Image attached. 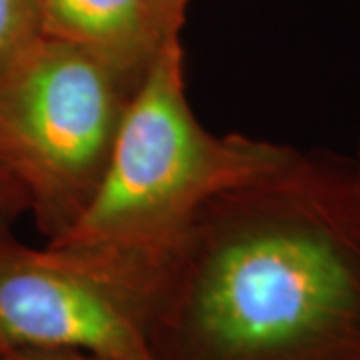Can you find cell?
<instances>
[{"label":"cell","mask_w":360,"mask_h":360,"mask_svg":"<svg viewBox=\"0 0 360 360\" xmlns=\"http://www.w3.org/2000/svg\"><path fill=\"white\" fill-rule=\"evenodd\" d=\"M156 360H360V168L300 150L217 194L146 302Z\"/></svg>","instance_id":"6da1fadb"},{"label":"cell","mask_w":360,"mask_h":360,"mask_svg":"<svg viewBox=\"0 0 360 360\" xmlns=\"http://www.w3.org/2000/svg\"><path fill=\"white\" fill-rule=\"evenodd\" d=\"M292 153L281 142L205 129L186 96L180 37L168 39L134 90L96 193L77 222L46 245L127 288L146 310L196 214Z\"/></svg>","instance_id":"7a4b0ae2"},{"label":"cell","mask_w":360,"mask_h":360,"mask_svg":"<svg viewBox=\"0 0 360 360\" xmlns=\"http://www.w3.org/2000/svg\"><path fill=\"white\" fill-rule=\"evenodd\" d=\"M141 82L46 34L0 80V170L46 243L68 231L96 193Z\"/></svg>","instance_id":"3957f363"},{"label":"cell","mask_w":360,"mask_h":360,"mask_svg":"<svg viewBox=\"0 0 360 360\" xmlns=\"http://www.w3.org/2000/svg\"><path fill=\"white\" fill-rule=\"evenodd\" d=\"M0 348L156 360L142 302L77 258L0 232Z\"/></svg>","instance_id":"277c9868"},{"label":"cell","mask_w":360,"mask_h":360,"mask_svg":"<svg viewBox=\"0 0 360 360\" xmlns=\"http://www.w3.org/2000/svg\"><path fill=\"white\" fill-rule=\"evenodd\" d=\"M44 34L70 40L142 80L167 42L156 22V0H42Z\"/></svg>","instance_id":"5b68a950"},{"label":"cell","mask_w":360,"mask_h":360,"mask_svg":"<svg viewBox=\"0 0 360 360\" xmlns=\"http://www.w3.org/2000/svg\"><path fill=\"white\" fill-rule=\"evenodd\" d=\"M44 37L42 0H0V80Z\"/></svg>","instance_id":"8992f818"},{"label":"cell","mask_w":360,"mask_h":360,"mask_svg":"<svg viewBox=\"0 0 360 360\" xmlns=\"http://www.w3.org/2000/svg\"><path fill=\"white\" fill-rule=\"evenodd\" d=\"M0 360H108L70 348H0Z\"/></svg>","instance_id":"52a82bcc"},{"label":"cell","mask_w":360,"mask_h":360,"mask_svg":"<svg viewBox=\"0 0 360 360\" xmlns=\"http://www.w3.org/2000/svg\"><path fill=\"white\" fill-rule=\"evenodd\" d=\"M26 212V200L22 193L8 174L0 170V232H11L13 222Z\"/></svg>","instance_id":"ba28073f"},{"label":"cell","mask_w":360,"mask_h":360,"mask_svg":"<svg viewBox=\"0 0 360 360\" xmlns=\"http://www.w3.org/2000/svg\"><path fill=\"white\" fill-rule=\"evenodd\" d=\"M191 0H156V22L162 39H176L182 32Z\"/></svg>","instance_id":"9c48e42d"},{"label":"cell","mask_w":360,"mask_h":360,"mask_svg":"<svg viewBox=\"0 0 360 360\" xmlns=\"http://www.w3.org/2000/svg\"><path fill=\"white\" fill-rule=\"evenodd\" d=\"M352 158H354V162H356V165H359V168H360V134H359V141H356V150H354Z\"/></svg>","instance_id":"30bf717a"}]
</instances>
